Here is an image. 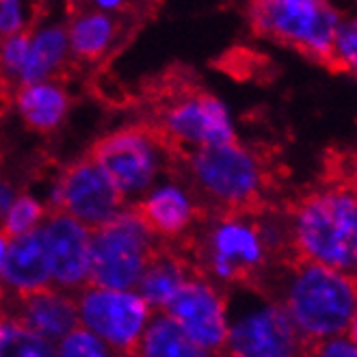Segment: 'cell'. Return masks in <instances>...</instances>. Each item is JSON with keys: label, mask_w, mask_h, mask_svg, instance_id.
<instances>
[{"label": "cell", "mask_w": 357, "mask_h": 357, "mask_svg": "<svg viewBox=\"0 0 357 357\" xmlns=\"http://www.w3.org/2000/svg\"><path fill=\"white\" fill-rule=\"evenodd\" d=\"M303 340H329L355 327L353 275L305 262L290 282L286 307Z\"/></svg>", "instance_id": "cell-1"}, {"label": "cell", "mask_w": 357, "mask_h": 357, "mask_svg": "<svg viewBox=\"0 0 357 357\" xmlns=\"http://www.w3.org/2000/svg\"><path fill=\"white\" fill-rule=\"evenodd\" d=\"M295 243L307 262L353 275L357 264V204L353 191L331 188L312 195L297 210Z\"/></svg>", "instance_id": "cell-2"}, {"label": "cell", "mask_w": 357, "mask_h": 357, "mask_svg": "<svg viewBox=\"0 0 357 357\" xmlns=\"http://www.w3.org/2000/svg\"><path fill=\"white\" fill-rule=\"evenodd\" d=\"M251 26L258 35L297 48L307 59L335 66L333 37L340 11L321 0H264L249 9Z\"/></svg>", "instance_id": "cell-3"}, {"label": "cell", "mask_w": 357, "mask_h": 357, "mask_svg": "<svg viewBox=\"0 0 357 357\" xmlns=\"http://www.w3.org/2000/svg\"><path fill=\"white\" fill-rule=\"evenodd\" d=\"M154 254V234L137 213H121L91 232L87 282L104 290H130Z\"/></svg>", "instance_id": "cell-4"}, {"label": "cell", "mask_w": 357, "mask_h": 357, "mask_svg": "<svg viewBox=\"0 0 357 357\" xmlns=\"http://www.w3.org/2000/svg\"><path fill=\"white\" fill-rule=\"evenodd\" d=\"M191 169L204 191L223 204L245 206L256 202L264 184L258 158L236 141L195 150Z\"/></svg>", "instance_id": "cell-5"}, {"label": "cell", "mask_w": 357, "mask_h": 357, "mask_svg": "<svg viewBox=\"0 0 357 357\" xmlns=\"http://www.w3.org/2000/svg\"><path fill=\"white\" fill-rule=\"evenodd\" d=\"M82 329L121 353H132L150 321V307L132 290L91 288L76 303Z\"/></svg>", "instance_id": "cell-6"}, {"label": "cell", "mask_w": 357, "mask_h": 357, "mask_svg": "<svg viewBox=\"0 0 357 357\" xmlns=\"http://www.w3.org/2000/svg\"><path fill=\"white\" fill-rule=\"evenodd\" d=\"M229 357H305V340L282 305L249 310L227 325Z\"/></svg>", "instance_id": "cell-7"}, {"label": "cell", "mask_w": 357, "mask_h": 357, "mask_svg": "<svg viewBox=\"0 0 357 357\" xmlns=\"http://www.w3.org/2000/svg\"><path fill=\"white\" fill-rule=\"evenodd\" d=\"M121 197L145 191L158 172L152 139L139 130H119L100 139L89 158Z\"/></svg>", "instance_id": "cell-8"}, {"label": "cell", "mask_w": 357, "mask_h": 357, "mask_svg": "<svg viewBox=\"0 0 357 357\" xmlns=\"http://www.w3.org/2000/svg\"><path fill=\"white\" fill-rule=\"evenodd\" d=\"M54 202L63 215L72 217L89 232L111 223L121 213L123 197L87 158L72 165L54 188Z\"/></svg>", "instance_id": "cell-9"}, {"label": "cell", "mask_w": 357, "mask_h": 357, "mask_svg": "<svg viewBox=\"0 0 357 357\" xmlns=\"http://www.w3.org/2000/svg\"><path fill=\"white\" fill-rule=\"evenodd\" d=\"M169 317L204 353H217L225 347L227 317L219 292L202 280H188L176 297L165 305Z\"/></svg>", "instance_id": "cell-10"}, {"label": "cell", "mask_w": 357, "mask_h": 357, "mask_svg": "<svg viewBox=\"0 0 357 357\" xmlns=\"http://www.w3.org/2000/svg\"><path fill=\"white\" fill-rule=\"evenodd\" d=\"M162 123L167 135L184 145H193L195 150L236 141L227 109L221 100L204 91H191L176 100L165 111Z\"/></svg>", "instance_id": "cell-11"}, {"label": "cell", "mask_w": 357, "mask_h": 357, "mask_svg": "<svg viewBox=\"0 0 357 357\" xmlns=\"http://www.w3.org/2000/svg\"><path fill=\"white\" fill-rule=\"evenodd\" d=\"M50 278L63 288H76L87 282L91 232L68 215H54L44 225Z\"/></svg>", "instance_id": "cell-12"}, {"label": "cell", "mask_w": 357, "mask_h": 357, "mask_svg": "<svg viewBox=\"0 0 357 357\" xmlns=\"http://www.w3.org/2000/svg\"><path fill=\"white\" fill-rule=\"evenodd\" d=\"M260 229L243 221H223L210 234V266L223 280H243L264 262Z\"/></svg>", "instance_id": "cell-13"}, {"label": "cell", "mask_w": 357, "mask_h": 357, "mask_svg": "<svg viewBox=\"0 0 357 357\" xmlns=\"http://www.w3.org/2000/svg\"><path fill=\"white\" fill-rule=\"evenodd\" d=\"M0 278L7 286L22 292V297L48 288L52 278L44 227L37 225L31 232L9 241Z\"/></svg>", "instance_id": "cell-14"}, {"label": "cell", "mask_w": 357, "mask_h": 357, "mask_svg": "<svg viewBox=\"0 0 357 357\" xmlns=\"http://www.w3.org/2000/svg\"><path fill=\"white\" fill-rule=\"evenodd\" d=\"M15 321L48 342H61L68 333L78 329L80 323L76 303L70 297L48 288L24 295Z\"/></svg>", "instance_id": "cell-15"}, {"label": "cell", "mask_w": 357, "mask_h": 357, "mask_svg": "<svg viewBox=\"0 0 357 357\" xmlns=\"http://www.w3.org/2000/svg\"><path fill=\"white\" fill-rule=\"evenodd\" d=\"M135 213L150 227L152 234L174 236L193 221V204L182 188L165 184L152 191Z\"/></svg>", "instance_id": "cell-16"}, {"label": "cell", "mask_w": 357, "mask_h": 357, "mask_svg": "<svg viewBox=\"0 0 357 357\" xmlns=\"http://www.w3.org/2000/svg\"><path fill=\"white\" fill-rule=\"evenodd\" d=\"M184 264L169 254H152V258L145 264L141 278L137 282V295L145 301L148 307L165 310L176 292L186 284Z\"/></svg>", "instance_id": "cell-17"}, {"label": "cell", "mask_w": 357, "mask_h": 357, "mask_svg": "<svg viewBox=\"0 0 357 357\" xmlns=\"http://www.w3.org/2000/svg\"><path fill=\"white\" fill-rule=\"evenodd\" d=\"M17 109L31 128L39 132L54 130L68 113V96L52 82L26 85L17 93Z\"/></svg>", "instance_id": "cell-18"}, {"label": "cell", "mask_w": 357, "mask_h": 357, "mask_svg": "<svg viewBox=\"0 0 357 357\" xmlns=\"http://www.w3.org/2000/svg\"><path fill=\"white\" fill-rule=\"evenodd\" d=\"M68 50H70L68 33L61 26L41 29L37 35L31 37L29 56L24 63L22 76H20V82H22L24 87L44 82L61 63L66 61Z\"/></svg>", "instance_id": "cell-19"}, {"label": "cell", "mask_w": 357, "mask_h": 357, "mask_svg": "<svg viewBox=\"0 0 357 357\" xmlns=\"http://www.w3.org/2000/svg\"><path fill=\"white\" fill-rule=\"evenodd\" d=\"M139 357H204L206 353L169 317H154L139 338Z\"/></svg>", "instance_id": "cell-20"}, {"label": "cell", "mask_w": 357, "mask_h": 357, "mask_svg": "<svg viewBox=\"0 0 357 357\" xmlns=\"http://www.w3.org/2000/svg\"><path fill=\"white\" fill-rule=\"evenodd\" d=\"M113 37H115L113 17L102 11H91L78 15L72 22L68 33V44L76 56L93 61L107 52Z\"/></svg>", "instance_id": "cell-21"}, {"label": "cell", "mask_w": 357, "mask_h": 357, "mask_svg": "<svg viewBox=\"0 0 357 357\" xmlns=\"http://www.w3.org/2000/svg\"><path fill=\"white\" fill-rule=\"evenodd\" d=\"M0 357H56L54 344L15 319L0 317Z\"/></svg>", "instance_id": "cell-22"}, {"label": "cell", "mask_w": 357, "mask_h": 357, "mask_svg": "<svg viewBox=\"0 0 357 357\" xmlns=\"http://www.w3.org/2000/svg\"><path fill=\"white\" fill-rule=\"evenodd\" d=\"M41 215H44V208H41V204L35 197H31V195L15 197V202L7 210V215L3 217L5 219L3 234L9 238H17V236L31 232V229L37 227Z\"/></svg>", "instance_id": "cell-23"}, {"label": "cell", "mask_w": 357, "mask_h": 357, "mask_svg": "<svg viewBox=\"0 0 357 357\" xmlns=\"http://www.w3.org/2000/svg\"><path fill=\"white\" fill-rule=\"evenodd\" d=\"M56 357H113V351L87 329H74L54 349Z\"/></svg>", "instance_id": "cell-24"}, {"label": "cell", "mask_w": 357, "mask_h": 357, "mask_svg": "<svg viewBox=\"0 0 357 357\" xmlns=\"http://www.w3.org/2000/svg\"><path fill=\"white\" fill-rule=\"evenodd\" d=\"M333 61L340 63L342 70L355 72L357 66V24L355 20H340L333 37Z\"/></svg>", "instance_id": "cell-25"}, {"label": "cell", "mask_w": 357, "mask_h": 357, "mask_svg": "<svg viewBox=\"0 0 357 357\" xmlns=\"http://www.w3.org/2000/svg\"><path fill=\"white\" fill-rule=\"evenodd\" d=\"M29 44L31 37L24 33H17L9 39H5L3 50H0V70L11 78H20L24 70V63L29 56Z\"/></svg>", "instance_id": "cell-26"}, {"label": "cell", "mask_w": 357, "mask_h": 357, "mask_svg": "<svg viewBox=\"0 0 357 357\" xmlns=\"http://www.w3.org/2000/svg\"><path fill=\"white\" fill-rule=\"evenodd\" d=\"M24 29V11L15 0H3L0 3V37H13Z\"/></svg>", "instance_id": "cell-27"}, {"label": "cell", "mask_w": 357, "mask_h": 357, "mask_svg": "<svg viewBox=\"0 0 357 357\" xmlns=\"http://www.w3.org/2000/svg\"><path fill=\"white\" fill-rule=\"evenodd\" d=\"M314 357H357L353 335H338V338H329L323 342H317Z\"/></svg>", "instance_id": "cell-28"}, {"label": "cell", "mask_w": 357, "mask_h": 357, "mask_svg": "<svg viewBox=\"0 0 357 357\" xmlns=\"http://www.w3.org/2000/svg\"><path fill=\"white\" fill-rule=\"evenodd\" d=\"M15 202V191L11 188L9 182H0V217L7 215V210Z\"/></svg>", "instance_id": "cell-29"}, {"label": "cell", "mask_w": 357, "mask_h": 357, "mask_svg": "<svg viewBox=\"0 0 357 357\" xmlns=\"http://www.w3.org/2000/svg\"><path fill=\"white\" fill-rule=\"evenodd\" d=\"M96 5L102 9V13L107 11V9H121L123 7V3H119V0H98Z\"/></svg>", "instance_id": "cell-30"}, {"label": "cell", "mask_w": 357, "mask_h": 357, "mask_svg": "<svg viewBox=\"0 0 357 357\" xmlns=\"http://www.w3.org/2000/svg\"><path fill=\"white\" fill-rule=\"evenodd\" d=\"M7 245H9V241H7V236L0 232V271H3V264H5V254H7Z\"/></svg>", "instance_id": "cell-31"}, {"label": "cell", "mask_w": 357, "mask_h": 357, "mask_svg": "<svg viewBox=\"0 0 357 357\" xmlns=\"http://www.w3.org/2000/svg\"><path fill=\"white\" fill-rule=\"evenodd\" d=\"M121 357H139V355H137V353H123Z\"/></svg>", "instance_id": "cell-32"}, {"label": "cell", "mask_w": 357, "mask_h": 357, "mask_svg": "<svg viewBox=\"0 0 357 357\" xmlns=\"http://www.w3.org/2000/svg\"><path fill=\"white\" fill-rule=\"evenodd\" d=\"M204 357H217V355H213V353H206Z\"/></svg>", "instance_id": "cell-33"}]
</instances>
